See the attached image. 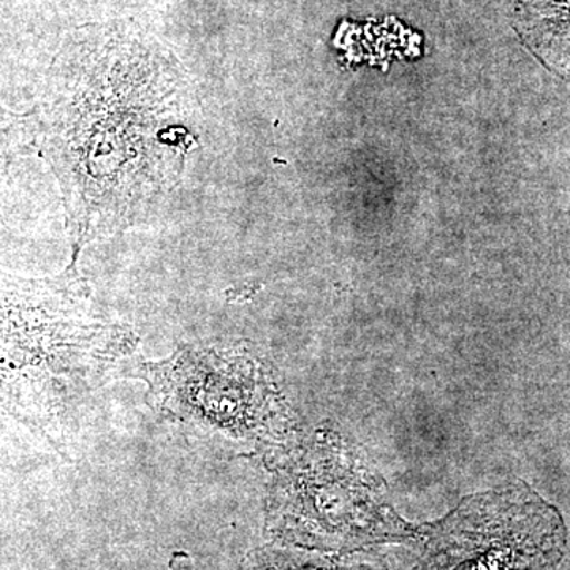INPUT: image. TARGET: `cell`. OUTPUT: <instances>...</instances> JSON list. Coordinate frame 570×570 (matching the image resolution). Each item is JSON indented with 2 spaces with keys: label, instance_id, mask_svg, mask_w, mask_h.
Here are the masks:
<instances>
[{
  "label": "cell",
  "instance_id": "obj_7",
  "mask_svg": "<svg viewBox=\"0 0 570 570\" xmlns=\"http://www.w3.org/2000/svg\"><path fill=\"white\" fill-rule=\"evenodd\" d=\"M238 570H390L384 562L355 554H326L318 551L265 546L250 551Z\"/></svg>",
  "mask_w": 570,
  "mask_h": 570
},
{
  "label": "cell",
  "instance_id": "obj_1",
  "mask_svg": "<svg viewBox=\"0 0 570 570\" xmlns=\"http://www.w3.org/2000/svg\"><path fill=\"white\" fill-rule=\"evenodd\" d=\"M190 112L181 67L141 37L97 28L59 52L37 118L66 198L73 264L175 183L193 138Z\"/></svg>",
  "mask_w": 570,
  "mask_h": 570
},
{
  "label": "cell",
  "instance_id": "obj_6",
  "mask_svg": "<svg viewBox=\"0 0 570 570\" xmlns=\"http://www.w3.org/2000/svg\"><path fill=\"white\" fill-rule=\"evenodd\" d=\"M513 13L528 47L570 80V0H513Z\"/></svg>",
  "mask_w": 570,
  "mask_h": 570
},
{
  "label": "cell",
  "instance_id": "obj_4",
  "mask_svg": "<svg viewBox=\"0 0 570 570\" xmlns=\"http://www.w3.org/2000/svg\"><path fill=\"white\" fill-rule=\"evenodd\" d=\"M417 535L409 570H558L568 540L557 510L512 491L471 499Z\"/></svg>",
  "mask_w": 570,
  "mask_h": 570
},
{
  "label": "cell",
  "instance_id": "obj_2",
  "mask_svg": "<svg viewBox=\"0 0 570 570\" xmlns=\"http://www.w3.org/2000/svg\"><path fill=\"white\" fill-rule=\"evenodd\" d=\"M135 347L129 326L97 313L75 266L55 277L3 283V411L67 459L86 397Z\"/></svg>",
  "mask_w": 570,
  "mask_h": 570
},
{
  "label": "cell",
  "instance_id": "obj_3",
  "mask_svg": "<svg viewBox=\"0 0 570 570\" xmlns=\"http://www.w3.org/2000/svg\"><path fill=\"white\" fill-rule=\"evenodd\" d=\"M126 376L146 382L157 414L247 449L272 448L288 428L272 379L247 352L183 346L170 358L135 363Z\"/></svg>",
  "mask_w": 570,
  "mask_h": 570
},
{
  "label": "cell",
  "instance_id": "obj_8",
  "mask_svg": "<svg viewBox=\"0 0 570 570\" xmlns=\"http://www.w3.org/2000/svg\"><path fill=\"white\" fill-rule=\"evenodd\" d=\"M170 570H195L193 558L186 551H175L171 554Z\"/></svg>",
  "mask_w": 570,
  "mask_h": 570
},
{
  "label": "cell",
  "instance_id": "obj_5",
  "mask_svg": "<svg viewBox=\"0 0 570 570\" xmlns=\"http://www.w3.org/2000/svg\"><path fill=\"white\" fill-rule=\"evenodd\" d=\"M325 461L277 475L266 501L265 530L277 543L352 551L415 538V532L354 485H335Z\"/></svg>",
  "mask_w": 570,
  "mask_h": 570
}]
</instances>
